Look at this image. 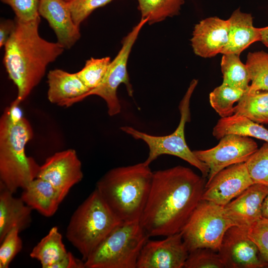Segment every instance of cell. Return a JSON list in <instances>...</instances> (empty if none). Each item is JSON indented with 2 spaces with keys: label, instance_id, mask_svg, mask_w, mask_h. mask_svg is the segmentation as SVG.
Masks as SVG:
<instances>
[{
  "label": "cell",
  "instance_id": "1",
  "mask_svg": "<svg viewBox=\"0 0 268 268\" xmlns=\"http://www.w3.org/2000/svg\"><path fill=\"white\" fill-rule=\"evenodd\" d=\"M205 178L176 166L155 171L140 223L148 236L180 232L201 200Z\"/></svg>",
  "mask_w": 268,
  "mask_h": 268
},
{
  "label": "cell",
  "instance_id": "2",
  "mask_svg": "<svg viewBox=\"0 0 268 268\" xmlns=\"http://www.w3.org/2000/svg\"><path fill=\"white\" fill-rule=\"evenodd\" d=\"M14 20V30L4 46L3 63L17 89V97L11 104L18 106L40 83L48 66L65 49L58 42L40 36V17L30 21Z\"/></svg>",
  "mask_w": 268,
  "mask_h": 268
},
{
  "label": "cell",
  "instance_id": "3",
  "mask_svg": "<svg viewBox=\"0 0 268 268\" xmlns=\"http://www.w3.org/2000/svg\"><path fill=\"white\" fill-rule=\"evenodd\" d=\"M18 110V106L11 104L0 119V187L13 194L36 178L40 168L26 154V145L33 138V132Z\"/></svg>",
  "mask_w": 268,
  "mask_h": 268
},
{
  "label": "cell",
  "instance_id": "4",
  "mask_svg": "<svg viewBox=\"0 0 268 268\" xmlns=\"http://www.w3.org/2000/svg\"><path fill=\"white\" fill-rule=\"evenodd\" d=\"M153 173L144 162L113 168L95 189L122 222L139 221L151 186Z\"/></svg>",
  "mask_w": 268,
  "mask_h": 268
},
{
  "label": "cell",
  "instance_id": "5",
  "mask_svg": "<svg viewBox=\"0 0 268 268\" xmlns=\"http://www.w3.org/2000/svg\"><path fill=\"white\" fill-rule=\"evenodd\" d=\"M121 222L95 189L71 215L66 229V237L84 262Z\"/></svg>",
  "mask_w": 268,
  "mask_h": 268
},
{
  "label": "cell",
  "instance_id": "6",
  "mask_svg": "<svg viewBox=\"0 0 268 268\" xmlns=\"http://www.w3.org/2000/svg\"><path fill=\"white\" fill-rule=\"evenodd\" d=\"M149 237L139 221L122 222L84 261L86 268H136Z\"/></svg>",
  "mask_w": 268,
  "mask_h": 268
},
{
  "label": "cell",
  "instance_id": "7",
  "mask_svg": "<svg viewBox=\"0 0 268 268\" xmlns=\"http://www.w3.org/2000/svg\"><path fill=\"white\" fill-rule=\"evenodd\" d=\"M198 81L194 79L184 95L179 105L180 120L176 130L171 134L156 136L139 131L130 126H123L121 130L136 139L143 140L149 148L148 155L144 163L149 165L162 155H171L178 157L198 169L202 176L207 177L209 169L200 161L188 147L185 137V127L190 121V100L197 85Z\"/></svg>",
  "mask_w": 268,
  "mask_h": 268
},
{
  "label": "cell",
  "instance_id": "8",
  "mask_svg": "<svg viewBox=\"0 0 268 268\" xmlns=\"http://www.w3.org/2000/svg\"><path fill=\"white\" fill-rule=\"evenodd\" d=\"M233 226L224 206L201 200L180 232L189 252L200 248L218 252L226 231Z\"/></svg>",
  "mask_w": 268,
  "mask_h": 268
},
{
  "label": "cell",
  "instance_id": "9",
  "mask_svg": "<svg viewBox=\"0 0 268 268\" xmlns=\"http://www.w3.org/2000/svg\"><path fill=\"white\" fill-rule=\"evenodd\" d=\"M147 22L146 19L141 18L138 24L123 38L121 48L114 59L111 61L100 84L79 98L76 103L88 96L96 95L106 102L109 116H114L120 113L121 106L117 96V89L120 84L123 83L126 85L129 95H133L134 91L127 70L128 61L139 33Z\"/></svg>",
  "mask_w": 268,
  "mask_h": 268
},
{
  "label": "cell",
  "instance_id": "10",
  "mask_svg": "<svg viewBox=\"0 0 268 268\" xmlns=\"http://www.w3.org/2000/svg\"><path fill=\"white\" fill-rule=\"evenodd\" d=\"M258 149L257 143L250 137L229 134L221 138L215 146L206 150H194L193 152L207 166L208 182L222 169L245 162Z\"/></svg>",
  "mask_w": 268,
  "mask_h": 268
},
{
  "label": "cell",
  "instance_id": "11",
  "mask_svg": "<svg viewBox=\"0 0 268 268\" xmlns=\"http://www.w3.org/2000/svg\"><path fill=\"white\" fill-rule=\"evenodd\" d=\"M83 177L81 162L76 151L68 149L48 157L40 166L37 178L49 182L58 191L62 201L71 188Z\"/></svg>",
  "mask_w": 268,
  "mask_h": 268
},
{
  "label": "cell",
  "instance_id": "12",
  "mask_svg": "<svg viewBox=\"0 0 268 268\" xmlns=\"http://www.w3.org/2000/svg\"><path fill=\"white\" fill-rule=\"evenodd\" d=\"M225 268H263L268 265L262 259L248 229L233 226L226 231L218 251Z\"/></svg>",
  "mask_w": 268,
  "mask_h": 268
},
{
  "label": "cell",
  "instance_id": "13",
  "mask_svg": "<svg viewBox=\"0 0 268 268\" xmlns=\"http://www.w3.org/2000/svg\"><path fill=\"white\" fill-rule=\"evenodd\" d=\"M189 254L181 232L161 240L148 239L140 251L136 268H183Z\"/></svg>",
  "mask_w": 268,
  "mask_h": 268
},
{
  "label": "cell",
  "instance_id": "14",
  "mask_svg": "<svg viewBox=\"0 0 268 268\" xmlns=\"http://www.w3.org/2000/svg\"><path fill=\"white\" fill-rule=\"evenodd\" d=\"M245 162L228 166L206 183L201 200L224 206L254 184Z\"/></svg>",
  "mask_w": 268,
  "mask_h": 268
},
{
  "label": "cell",
  "instance_id": "15",
  "mask_svg": "<svg viewBox=\"0 0 268 268\" xmlns=\"http://www.w3.org/2000/svg\"><path fill=\"white\" fill-rule=\"evenodd\" d=\"M229 30L228 19L215 16L201 20L195 26L191 39L194 52L204 58L221 54L228 43Z\"/></svg>",
  "mask_w": 268,
  "mask_h": 268
},
{
  "label": "cell",
  "instance_id": "16",
  "mask_svg": "<svg viewBox=\"0 0 268 268\" xmlns=\"http://www.w3.org/2000/svg\"><path fill=\"white\" fill-rule=\"evenodd\" d=\"M39 13L47 20L57 41L64 49L71 48L80 37L79 27L74 23L65 0H39Z\"/></svg>",
  "mask_w": 268,
  "mask_h": 268
},
{
  "label": "cell",
  "instance_id": "17",
  "mask_svg": "<svg viewBox=\"0 0 268 268\" xmlns=\"http://www.w3.org/2000/svg\"><path fill=\"white\" fill-rule=\"evenodd\" d=\"M268 186L254 184L224 206L227 217L235 226L248 229L262 217L263 201Z\"/></svg>",
  "mask_w": 268,
  "mask_h": 268
},
{
  "label": "cell",
  "instance_id": "18",
  "mask_svg": "<svg viewBox=\"0 0 268 268\" xmlns=\"http://www.w3.org/2000/svg\"><path fill=\"white\" fill-rule=\"evenodd\" d=\"M49 101L61 107H69L90 90L76 73L61 69L49 71L47 75Z\"/></svg>",
  "mask_w": 268,
  "mask_h": 268
},
{
  "label": "cell",
  "instance_id": "19",
  "mask_svg": "<svg viewBox=\"0 0 268 268\" xmlns=\"http://www.w3.org/2000/svg\"><path fill=\"white\" fill-rule=\"evenodd\" d=\"M13 194L0 187V242L13 228L17 227L21 232L32 222V208Z\"/></svg>",
  "mask_w": 268,
  "mask_h": 268
},
{
  "label": "cell",
  "instance_id": "20",
  "mask_svg": "<svg viewBox=\"0 0 268 268\" xmlns=\"http://www.w3.org/2000/svg\"><path fill=\"white\" fill-rule=\"evenodd\" d=\"M229 22L228 41L222 54L240 53L252 44L261 41L260 28L253 25L250 13L236 9L228 19Z\"/></svg>",
  "mask_w": 268,
  "mask_h": 268
},
{
  "label": "cell",
  "instance_id": "21",
  "mask_svg": "<svg viewBox=\"0 0 268 268\" xmlns=\"http://www.w3.org/2000/svg\"><path fill=\"white\" fill-rule=\"evenodd\" d=\"M23 190L20 198L23 201L46 217L54 215L62 202L57 190L41 178H35Z\"/></svg>",
  "mask_w": 268,
  "mask_h": 268
},
{
  "label": "cell",
  "instance_id": "22",
  "mask_svg": "<svg viewBox=\"0 0 268 268\" xmlns=\"http://www.w3.org/2000/svg\"><path fill=\"white\" fill-rule=\"evenodd\" d=\"M229 134L252 137L268 142V130L260 124L236 114L221 118L214 127L213 135L217 139Z\"/></svg>",
  "mask_w": 268,
  "mask_h": 268
},
{
  "label": "cell",
  "instance_id": "23",
  "mask_svg": "<svg viewBox=\"0 0 268 268\" xmlns=\"http://www.w3.org/2000/svg\"><path fill=\"white\" fill-rule=\"evenodd\" d=\"M62 234L56 226L53 227L33 248L30 256L40 263L43 268H52L67 254Z\"/></svg>",
  "mask_w": 268,
  "mask_h": 268
},
{
  "label": "cell",
  "instance_id": "24",
  "mask_svg": "<svg viewBox=\"0 0 268 268\" xmlns=\"http://www.w3.org/2000/svg\"><path fill=\"white\" fill-rule=\"evenodd\" d=\"M234 114L259 124H268V91L245 92L234 106Z\"/></svg>",
  "mask_w": 268,
  "mask_h": 268
},
{
  "label": "cell",
  "instance_id": "25",
  "mask_svg": "<svg viewBox=\"0 0 268 268\" xmlns=\"http://www.w3.org/2000/svg\"><path fill=\"white\" fill-rule=\"evenodd\" d=\"M141 18L152 24L179 14L184 0H137Z\"/></svg>",
  "mask_w": 268,
  "mask_h": 268
},
{
  "label": "cell",
  "instance_id": "26",
  "mask_svg": "<svg viewBox=\"0 0 268 268\" xmlns=\"http://www.w3.org/2000/svg\"><path fill=\"white\" fill-rule=\"evenodd\" d=\"M220 65L223 74L222 83L246 92L249 89L250 79L246 64L241 61L239 55L223 54Z\"/></svg>",
  "mask_w": 268,
  "mask_h": 268
},
{
  "label": "cell",
  "instance_id": "27",
  "mask_svg": "<svg viewBox=\"0 0 268 268\" xmlns=\"http://www.w3.org/2000/svg\"><path fill=\"white\" fill-rule=\"evenodd\" d=\"M246 66L251 81L246 92L268 91V53L263 51L249 53Z\"/></svg>",
  "mask_w": 268,
  "mask_h": 268
},
{
  "label": "cell",
  "instance_id": "28",
  "mask_svg": "<svg viewBox=\"0 0 268 268\" xmlns=\"http://www.w3.org/2000/svg\"><path fill=\"white\" fill-rule=\"evenodd\" d=\"M245 91L230 85L222 83L209 94L211 106L221 117L234 114V104L238 102Z\"/></svg>",
  "mask_w": 268,
  "mask_h": 268
},
{
  "label": "cell",
  "instance_id": "29",
  "mask_svg": "<svg viewBox=\"0 0 268 268\" xmlns=\"http://www.w3.org/2000/svg\"><path fill=\"white\" fill-rule=\"evenodd\" d=\"M111 62L109 57L91 58L86 61L83 67L76 73L84 84L90 90L100 84Z\"/></svg>",
  "mask_w": 268,
  "mask_h": 268
},
{
  "label": "cell",
  "instance_id": "30",
  "mask_svg": "<svg viewBox=\"0 0 268 268\" xmlns=\"http://www.w3.org/2000/svg\"><path fill=\"white\" fill-rule=\"evenodd\" d=\"M245 163L254 183L268 186V142L264 143Z\"/></svg>",
  "mask_w": 268,
  "mask_h": 268
},
{
  "label": "cell",
  "instance_id": "31",
  "mask_svg": "<svg viewBox=\"0 0 268 268\" xmlns=\"http://www.w3.org/2000/svg\"><path fill=\"white\" fill-rule=\"evenodd\" d=\"M184 268H224L225 265L218 252L200 248L189 252Z\"/></svg>",
  "mask_w": 268,
  "mask_h": 268
},
{
  "label": "cell",
  "instance_id": "32",
  "mask_svg": "<svg viewBox=\"0 0 268 268\" xmlns=\"http://www.w3.org/2000/svg\"><path fill=\"white\" fill-rule=\"evenodd\" d=\"M17 227L11 229L0 242V268H7L15 257L21 251L22 241Z\"/></svg>",
  "mask_w": 268,
  "mask_h": 268
},
{
  "label": "cell",
  "instance_id": "33",
  "mask_svg": "<svg viewBox=\"0 0 268 268\" xmlns=\"http://www.w3.org/2000/svg\"><path fill=\"white\" fill-rule=\"evenodd\" d=\"M112 0H65L70 10L75 24H80L96 9L103 6Z\"/></svg>",
  "mask_w": 268,
  "mask_h": 268
},
{
  "label": "cell",
  "instance_id": "34",
  "mask_svg": "<svg viewBox=\"0 0 268 268\" xmlns=\"http://www.w3.org/2000/svg\"><path fill=\"white\" fill-rule=\"evenodd\" d=\"M248 234L257 246L262 259L268 265V219L262 217L248 229Z\"/></svg>",
  "mask_w": 268,
  "mask_h": 268
},
{
  "label": "cell",
  "instance_id": "35",
  "mask_svg": "<svg viewBox=\"0 0 268 268\" xmlns=\"http://www.w3.org/2000/svg\"><path fill=\"white\" fill-rule=\"evenodd\" d=\"M9 5L15 14V18L22 21H30L40 17L39 0H1Z\"/></svg>",
  "mask_w": 268,
  "mask_h": 268
},
{
  "label": "cell",
  "instance_id": "36",
  "mask_svg": "<svg viewBox=\"0 0 268 268\" xmlns=\"http://www.w3.org/2000/svg\"><path fill=\"white\" fill-rule=\"evenodd\" d=\"M85 263L82 260L76 259L69 252L62 260L54 265L52 268H85Z\"/></svg>",
  "mask_w": 268,
  "mask_h": 268
},
{
  "label": "cell",
  "instance_id": "37",
  "mask_svg": "<svg viewBox=\"0 0 268 268\" xmlns=\"http://www.w3.org/2000/svg\"><path fill=\"white\" fill-rule=\"evenodd\" d=\"M15 22L10 19L3 20L0 23V47H4L12 33Z\"/></svg>",
  "mask_w": 268,
  "mask_h": 268
},
{
  "label": "cell",
  "instance_id": "38",
  "mask_svg": "<svg viewBox=\"0 0 268 268\" xmlns=\"http://www.w3.org/2000/svg\"><path fill=\"white\" fill-rule=\"evenodd\" d=\"M261 41L265 46L268 47V26L260 28Z\"/></svg>",
  "mask_w": 268,
  "mask_h": 268
},
{
  "label": "cell",
  "instance_id": "39",
  "mask_svg": "<svg viewBox=\"0 0 268 268\" xmlns=\"http://www.w3.org/2000/svg\"><path fill=\"white\" fill-rule=\"evenodd\" d=\"M262 217L268 219V194L265 198L262 208Z\"/></svg>",
  "mask_w": 268,
  "mask_h": 268
}]
</instances>
